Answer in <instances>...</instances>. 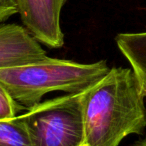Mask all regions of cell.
I'll use <instances>...</instances> for the list:
<instances>
[{
    "label": "cell",
    "mask_w": 146,
    "mask_h": 146,
    "mask_svg": "<svg viewBox=\"0 0 146 146\" xmlns=\"http://www.w3.org/2000/svg\"><path fill=\"white\" fill-rule=\"evenodd\" d=\"M18 13L17 0H0V22Z\"/></svg>",
    "instance_id": "obj_9"
},
{
    "label": "cell",
    "mask_w": 146,
    "mask_h": 146,
    "mask_svg": "<svg viewBox=\"0 0 146 146\" xmlns=\"http://www.w3.org/2000/svg\"><path fill=\"white\" fill-rule=\"evenodd\" d=\"M115 42L129 62L142 93L146 97V31L119 33L115 37Z\"/></svg>",
    "instance_id": "obj_6"
},
{
    "label": "cell",
    "mask_w": 146,
    "mask_h": 146,
    "mask_svg": "<svg viewBox=\"0 0 146 146\" xmlns=\"http://www.w3.org/2000/svg\"><path fill=\"white\" fill-rule=\"evenodd\" d=\"M22 109L23 108L12 98L5 86L0 82V120L15 117Z\"/></svg>",
    "instance_id": "obj_8"
},
{
    "label": "cell",
    "mask_w": 146,
    "mask_h": 146,
    "mask_svg": "<svg viewBox=\"0 0 146 146\" xmlns=\"http://www.w3.org/2000/svg\"><path fill=\"white\" fill-rule=\"evenodd\" d=\"M22 118L32 146H84L83 92L40 102Z\"/></svg>",
    "instance_id": "obj_3"
},
{
    "label": "cell",
    "mask_w": 146,
    "mask_h": 146,
    "mask_svg": "<svg viewBox=\"0 0 146 146\" xmlns=\"http://www.w3.org/2000/svg\"><path fill=\"white\" fill-rule=\"evenodd\" d=\"M109 70L105 60L78 63L46 56L40 60L1 68L0 82L23 109L28 110L51 92H84Z\"/></svg>",
    "instance_id": "obj_2"
},
{
    "label": "cell",
    "mask_w": 146,
    "mask_h": 146,
    "mask_svg": "<svg viewBox=\"0 0 146 146\" xmlns=\"http://www.w3.org/2000/svg\"><path fill=\"white\" fill-rule=\"evenodd\" d=\"M46 52L24 26L0 25V69L17 66L46 57Z\"/></svg>",
    "instance_id": "obj_5"
},
{
    "label": "cell",
    "mask_w": 146,
    "mask_h": 146,
    "mask_svg": "<svg viewBox=\"0 0 146 146\" xmlns=\"http://www.w3.org/2000/svg\"><path fill=\"white\" fill-rule=\"evenodd\" d=\"M131 68L112 67L83 92L84 146H119L146 127V108Z\"/></svg>",
    "instance_id": "obj_1"
},
{
    "label": "cell",
    "mask_w": 146,
    "mask_h": 146,
    "mask_svg": "<svg viewBox=\"0 0 146 146\" xmlns=\"http://www.w3.org/2000/svg\"><path fill=\"white\" fill-rule=\"evenodd\" d=\"M0 146H32L22 115L0 120Z\"/></svg>",
    "instance_id": "obj_7"
},
{
    "label": "cell",
    "mask_w": 146,
    "mask_h": 146,
    "mask_svg": "<svg viewBox=\"0 0 146 146\" xmlns=\"http://www.w3.org/2000/svg\"><path fill=\"white\" fill-rule=\"evenodd\" d=\"M133 146H146V138H144V139L141 140V141L136 142Z\"/></svg>",
    "instance_id": "obj_10"
},
{
    "label": "cell",
    "mask_w": 146,
    "mask_h": 146,
    "mask_svg": "<svg viewBox=\"0 0 146 146\" xmlns=\"http://www.w3.org/2000/svg\"><path fill=\"white\" fill-rule=\"evenodd\" d=\"M65 2L66 0H17L23 26L39 43L50 48L64 45L60 15Z\"/></svg>",
    "instance_id": "obj_4"
}]
</instances>
